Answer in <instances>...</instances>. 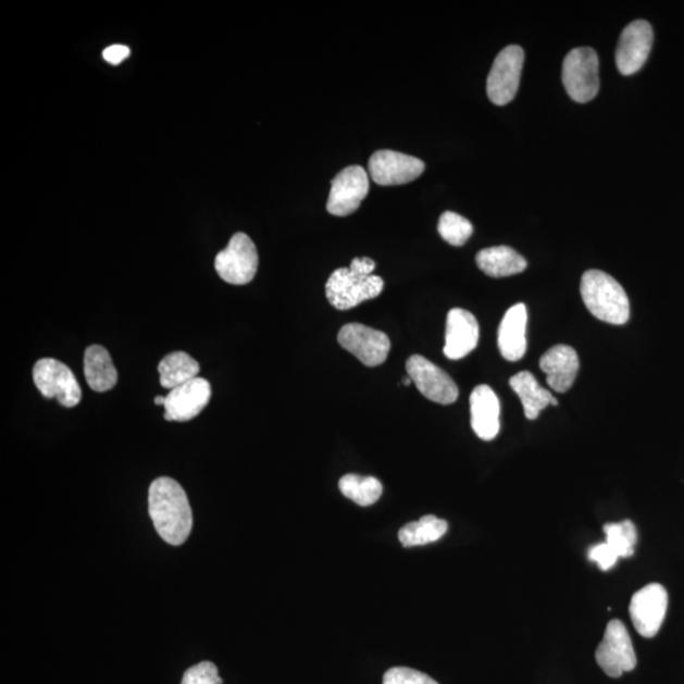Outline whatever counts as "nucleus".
Here are the masks:
<instances>
[{
    "instance_id": "nucleus-1",
    "label": "nucleus",
    "mask_w": 684,
    "mask_h": 684,
    "mask_svg": "<svg viewBox=\"0 0 684 684\" xmlns=\"http://www.w3.org/2000/svg\"><path fill=\"white\" fill-rule=\"evenodd\" d=\"M149 512L161 539L178 547L187 542L194 514L186 490L167 476L153 481L149 490Z\"/></svg>"
},
{
    "instance_id": "nucleus-2",
    "label": "nucleus",
    "mask_w": 684,
    "mask_h": 684,
    "mask_svg": "<svg viewBox=\"0 0 684 684\" xmlns=\"http://www.w3.org/2000/svg\"><path fill=\"white\" fill-rule=\"evenodd\" d=\"M375 263L369 258H356L350 268H340L326 283V297L336 310L346 311L378 297L384 282L374 275Z\"/></svg>"
},
{
    "instance_id": "nucleus-3",
    "label": "nucleus",
    "mask_w": 684,
    "mask_h": 684,
    "mask_svg": "<svg viewBox=\"0 0 684 684\" xmlns=\"http://www.w3.org/2000/svg\"><path fill=\"white\" fill-rule=\"evenodd\" d=\"M581 296L588 311L599 321L625 325L630 319V302L624 288L611 275L588 271L581 281Z\"/></svg>"
},
{
    "instance_id": "nucleus-4",
    "label": "nucleus",
    "mask_w": 684,
    "mask_h": 684,
    "mask_svg": "<svg viewBox=\"0 0 684 684\" xmlns=\"http://www.w3.org/2000/svg\"><path fill=\"white\" fill-rule=\"evenodd\" d=\"M563 83L567 94L575 102L587 103L598 95V57L594 49L579 48L568 53Z\"/></svg>"
},
{
    "instance_id": "nucleus-5",
    "label": "nucleus",
    "mask_w": 684,
    "mask_h": 684,
    "mask_svg": "<svg viewBox=\"0 0 684 684\" xmlns=\"http://www.w3.org/2000/svg\"><path fill=\"white\" fill-rule=\"evenodd\" d=\"M258 266L257 246L242 233L234 235L227 248L219 252L214 260V268L221 278L235 286L250 283L258 272Z\"/></svg>"
},
{
    "instance_id": "nucleus-6",
    "label": "nucleus",
    "mask_w": 684,
    "mask_h": 684,
    "mask_svg": "<svg viewBox=\"0 0 684 684\" xmlns=\"http://www.w3.org/2000/svg\"><path fill=\"white\" fill-rule=\"evenodd\" d=\"M596 662L612 679L635 670L637 659L624 622L611 620L607 624L604 641L596 650Z\"/></svg>"
},
{
    "instance_id": "nucleus-7",
    "label": "nucleus",
    "mask_w": 684,
    "mask_h": 684,
    "mask_svg": "<svg viewBox=\"0 0 684 684\" xmlns=\"http://www.w3.org/2000/svg\"><path fill=\"white\" fill-rule=\"evenodd\" d=\"M34 381L46 398H57L60 405L72 409L82 399V389L72 369L57 359H40L34 366Z\"/></svg>"
},
{
    "instance_id": "nucleus-8",
    "label": "nucleus",
    "mask_w": 684,
    "mask_h": 684,
    "mask_svg": "<svg viewBox=\"0 0 684 684\" xmlns=\"http://www.w3.org/2000/svg\"><path fill=\"white\" fill-rule=\"evenodd\" d=\"M525 53L518 45L507 46L492 65L487 79V94L496 105L509 104L518 95Z\"/></svg>"
},
{
    "instance_id": "nucleus-9",
    "label": "nucleus",
    "mask_w": 684,
    "mask_h": 684,
    "mask_svg": "<svg viewBox=\"0 0 684 684\" xmlns=\"http://www.w3.org/2000/svg\"><path fill=\"white\" fill-rule=\"evenodd\" d=\"M406 371L422 396L430 401L448 406L459 397V389L448 373L421 356H412L407 360Z\"/></svg>"
},
{
    "instance_id": "nucleus-10",
    "label": "nucleus",
    "mask_w": 684,
    "mask_h": 684,
    "mask_svg": "<svg viewBox=\"0 0 684 684\" xmlns=\"http://www.w3.org/2000/svg\"><path fill=\"white\" fill-rule=\"evenodd\" d=\"M667 609L668 594L659 583H650L637 590L629 607L634 627L644 637H655L659 633Z\"/></svg>"
},
{
    "instance_id": "nucleus-11",
    "label": "nucleus",
    "mask_w": 684,
    "mask_h": 684,
    "mask_svg": "<svg viewBox=\"0 0 684 684\" xmlns=\"http://www.w3.org/2000/svg\"><path fill=\"white\" fill-rule=\"evenodd\" d=\"M369 191V176L364 167H345L335 176L327 201L328 213L346 217L356 212Z\"/></svg>"
},
{
    "instance_id": "nucleus-12",
    "label": "nucleus",
    "mask_w": 684,
    "mask_h": 684,
    "mask_svg": "<svg viewBox=\"0 0 684 684\" xmlns=\"http://www.w3.org/2000/svg\"><path fill=\"white\" fill-rule=\"evenodd\" d=\"M337 341L366 366L383 364L390 350L389 337L386 334L361 324L345 325L337 336Z\"/></svg>"
},
{
    "instance_id": "nucleus-13",
    "label": "nucleus",
    "mask_w": 684,
    "mask_h": 684,
    "mask_svg": "<svg viewBox=\"0 0 684 684\" xmlns=\"http://www.w3.org/2000/svg\"><path fill=\"white\" fill-rule=\"evenodd\" d=\"M425 172V164L418 158L406 153L381 150L369 160V174L380 186H401L416 181Z\"/></svg>"
},
{
    "instance_id": "nucleus-14",
    "label": "nucleus",
    "mask_w": 684,
    "mask_h": 684,
    "mask_svg": "<svg viewBox=\"0 0 684 684\" xmlns=\"http://www.w3.org/2000/svg\"><path fill=\"white\" fill-rule=\"evenodd\" d=\"M655 34L647 21H635L622 30L617 50V65L622 75L641 71L650 55Z\"/></svg>"
},
{
    "instance_id": "nucleus-15",
    "label": "nucleus",
    "mask_w": 684,
    "mask_h": 684,
    "mask_svg": "<svg viewBox=\"0 0 684 684\" xmlns=\"http://www.w3.org/2000/svg\"><path fill=\"white\" fill-rule=\"evenodd\" d=\"M211 384L203 378L191 380L169 391L165 401L166 421L187 422L201 413L211 399Z\"/></svg>"
},
{
    "instance_id": "nucleus-16",
    "label": "nucleus",
    "mask_w": 684,
    "mask_h": 684,
    "mask_svg": "<svg viewBox=\"0 0 684 684\" xmlns=\"http://www.w3.org/2000/svg\"><path fill=\"white\" fill-rule=\"evenodd\" d=\"M478 321L469 311L452 309L448 313L444 353L450 360L469 356L478 345Z\"/></svg>"
},
{
    "instance_id": "nucleus-17",
    "label": "nucleus",
    "mask_w": 684,
    "mask_h": 684,
    "mask_svg": "<svg viewBox=\"0 0 684 684\" xmlns=\"http://www.w3.org/2000/svg\"><path fill=\"white\" fill-rule=\"evenodd\" d=\"M540 369L547 374L549 387L558 394H565L572 388L580 371L579 353L572 346H552L542 357Z\"/></svg>"
},
{
    "instance_id": "nucleus-18",
    "label": "nucleus",
    "mask_w": 684,
    "mask_h": 684,
    "mask_svg": "<svg viewBox=\"0 0 684 684\" xmlns=\"http://www.w3.org/2000/svg\"><path fill=\"white\" fill-rule=\"evenodd\" d=\"M501 405L494 389L486 384L474 388L471 395L472 428L484 442L494 440L501 428Z\"/></svg>"
},
{
    "instance_id": "nucleus-19",
    "label": "nucleus",
    "mask_w": 684,
    "mask_h": 684,
    "mask_svg": "<svg viewBox=\"0 0 684 684\" xmlns=\"http://www.w3.org/2000/svg\"><path fill=\"white\" fill-rule=\"evenodd\" d=\"M527 309L524 303L514 304L506 312L498 327V349L509 361H519L525 357Z\"/></svg>"
},
{
    "instance_id": "nucleus-20",
    "label": "nucleus",
    "mask_w": 684,
    "mask_h": 684,
    "mask_svg": "<svg viewBox=\"0 0 684 684\" xmlns=\"http://www.w3.org/2000/svg\"><path fill=\"white\" fill-rule=\"evenodd\" d=\"M510 386L524 406L525 418L530 421L540 416V412L548 406H558V399L551 391L540 386L533 373L527 371L513 375Z\"/></svg>"
},
{
    "instance_id": "nucleus-21",
    "label": "nucleus",
    "mask_w": 684,
    "mask_h": 684,
    "mask_svg": "<svg viewBox=\"0 0 684 684\" xmlns=\"http://www.w3.org/2000/svg\"><path fill=\"white\" fill-rule=\"evenodd\" d=\"M476 265L492 278H506L526 271L527 261L509 246H495L476 253Z\"/></svg>"
},
{
    "instance_id": "nucleus-22",
    "label": "nucleus",
    "mask_w": 684,
    "mask_h": 684,
    "mask_svg": "<svg viewBox=\"0 0 684 684\" xmlns=\"http://www.w3.org/2000/svg\"><path fill=\"white\" fill-rule=\"evenodd\" d=\"M84 374L89 387L99 394L112 389L119 381L110 352L101 345H91L84 356Z\"/></svg>"
},
{
    "instance_id": "nucleus-23",
    "label": "nucleus",
    "mask_w": 684,
    "mask_h": 684,
    "mask_svg": "<svg viewBox=\"0 0 684 684\" xmlns=\"http://www.w3.org/2000/svg\"><path fill=\"white\" fill-rule=\"evenodd\" d=\"M158 371L161 387L172 390L184 383L198 378L201 366L189 353L174 351L160 361Z\"/></svg>"
},
{
    "instance_id": "nucleus-24",
    "label": "nucleus",
    "mask_w": 684,
    "mask_h": 684,
    "mask_svg": "<svg viewBox=\"0 0 684 684\" xmlns=\"http://www.w3.org/2000/svg\"><path fill=\"white\" fill-rule=\"evenodd\" d=\"M448 532V522L427 514L419 521L410 522L398 533V539L403 547H419L440 540Z\"/></svg>"
},
{
    "instance_id": "nucleus-25",
    "label": "nucleus",
    "mask_w": 684,
    "mask_h": 684,
    "mask_svg": "<svg viewBox=\"0 0 684 684\" xmlns=\"http://www.w3.org/2000/svg\"><path fill=\"white\" fill-rule=\"evenodd\" d=\"M341 494L359 506H372L382 497V483L374 476L346 474L339 482Z\"/></svg>"
},
{
    "instance_id": "nucleus-26",
    "label": "nucleus",
    "mask_w": 684,
    "mask_h": 684,
    "mask_svg": "<svg viewBox=\"0 0 684 684\" xmlns=\"http://www.w3.org/2000/svg\"><path fill=\"white\" fill-rule=\"evenodd\" d=\"M604 532L606 543L610 545L619 558H629L634 555L637 532L633 521L611 522V524L604 526Z\"/></svg>"
},
{
    "instance_id": "nucleus-27",
    "label": "nucleus",
    "mask_w": 684,
    "mask_h": 684,
    "mask_svg": "<svg viewBox=\"0 0 684 684\" xmlns=\"http://www.w3.org/2000/svg\"><path fill=\"white\" fill-rule=\"evenodd\" d=\"M439 234L443 240L452 246H463L473 235V225L456 212H445L439 220Z\"/></svg>"
},
{
    "instance_id": "nucleus-28",
    "label": "nucleus",
    "mask_w": 684,
    "mask_h": 684,
    "mask_svg": "<svg viewBox=\"0 0 684 684\" xmlns=\"http://www.w3.org/2000/svg\"><path fill=\"white\" fill-rule=\"evenodd\" d=\"M383 684H439L430 675L407 667L390 668L384 674Z\"/></svg>"
},
{
    "instance_id": "nucleus-29",
    "label": "nucleus",
    "mask_w": 684,
    "mask_h": 684,
    "mask_svg": "<svg viewBox=\"0 0 684 684\" xmlns=\"http://www.w3.org/2000/svg\"><path fill=\"white\" fill-rule=\"evenodd\" d=\"M219 668L211 662H202L184 673L182 684H222Z\"/></svg>"
},
{
    "instance_id": "nucleus-30",
    "label": "nucleus",
    "mask_w": 684,
    "mask_h": 684,
    "mask_svg": "<svg viewBox=\"0 0 684 684\" xmlns=\"http://www.w3.org/2000/svg\"><path fill=\"white\" fill-rule=\"evenodd\" d=\"M588 559L590 562L596 563L599 570L607 572L618 563L620 559L617 552L612 550L609 544L599 543L588 550Z\"/></svg>"
},
{
    "instance_id": "nucleus-31",
    "label": "nucleus",
    "mask_w": 684,
    "mask_h": 684,
    "mask_svg": "<svg viewBox=\"0 0 684 684\" xmlns=\"http://www.w3.org/2000/svg\"><path fill=\"white\" fill-rule=\"evenodd\" d=\"M129 55V49L125 45H112L103 51V58L107 63L119 65Z\"/></svg>"
},
{
    "instance_id": "nucleus-32",
    "label": "nucleus",
    "mask_w": 684,
    "mask_h": 684,
    "mask_svg": "<svg viewBox=\"0 0 684 684\" xmlns=\"http://www.w3.org/2000/svg\"><path fill=\"white\" fill-rule=\"evenodd\" d=\"M165 401H166V397L159 396V397L156 398V405L157 406H165Z\"/></svg>"
},
{
    "instance_id": "nucleus-33",
    "label": "nucleus",
    "mask_w": 684,
    "mask_h": 684,
    "mask_svg": "<svg viewBox=\"0 0 684 684\" xmlns=\"http://www.w3.org/2000/svg\"><path fill=\"white\" fill-rule=\"evenodd\" d=\"M411 383H412V380L410 378V376H407V378L403 380L402 384L405 387H409Z\"/></svg>"
}]
</instances>
